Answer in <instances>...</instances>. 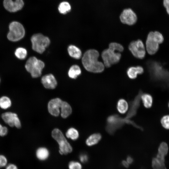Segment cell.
<instances>
[{
	"instance_id": "cell-1",
	"label": "cell",
	"mask_w": 169,
	"mask_h": 169,
	"mask_svg": "<svg viewBox=\"0 0 169 169\" xmlns=\"http://www.w3.org/2000/svg\"><path fill=\"white\" fill-rule=\"evenodd\" d=\"M99 52L94 49H89L84 54L82 59V64L88 71L99 73L103 72L105 68L104 64L98 60Z\"/></svg>"
},
{
	"instance_id": "cell-2",
	"label": "cell",
	"mask_w": 169,
	"mask_h": 169,
	"mask_svg": "<svg viewBox=\"0 0 169 169\" xmlns=\"http://www.w3.org/2000/svg\"><path fill=\"white\" fill-rule=\"evenodd\" d=\"M123 49V46L119 44L110 43L109 48L103 51L101 54L105 66L108 68L119 62L121 57L120 52H122Z\"/></svg>"
},
{
	"instance_id": "cell-3",
	"label": "cell",
	"mask_w": 169,
	"mask_h": 169,
	"mask_svg": "<svg viewBox=\"0 0 169 169\" xmlns=\"http://www.w3.org/2000/svg\"><path fill=\"white\" fill-rule=\"evenodd\" d=\"M105 130L110 135L114 134L116 131L121 128L126 124L131 125L138 128L139 126L131 120H128L125 117L122 118L117 114H113L109 116L106 120Z\"/></svg>"
},
{
	"instance_id": "cell-4",
	"label": "cell",
	"mask_w": 169,
	"mask_h": 169,
	"mask_svg": "<svg viewBox=\"0 0 169 169\" xmlns=\"http://www.w3.org/2000/svg\"><path fill=\"white\" fill-rule=\"evenodd\" d=\"M52 136L59 144V152L60 154L66 155L72 151V148L71 146L59 129H54L52 132Z\"/></svg>"
},
{
	"instance_id": "cell-5",
	"label": "cell",
	"mask_w": 169,
	"mask_h": 169,
	"mask_svg": "<svg viewBox=\"0 0 169 169\" xmlns=\"http://www.w3.org/2000/svg\"><path fill=\"white\" fill-rule=\"evenodd\" d=\"M44 67V64L42 61L35 57H30L27 61L25 68L33 78H37L41 74L42 70Z\"/></svg>"
},
{
	"instance_id": "cell-6",
	"label": "cell",
	"mask_w": 169,
	"mask_h": 169,
	"mask_svg": "<svg viewBox=\"0 0 169 169\" xmlns=\"http://www.w3.org/2000/svg\"><path fill=\"white\" fill-rule=\"evenodd\" d=\"M32 49L39 54H42L50 43L49 38L41 33L34 34L31 38Z\"/></svg>"
},
{
	"instance_id": "cell-7",
	"label": "cell",
	"mask_w": 169,
	"mask_h": 169,
	"mask_svg": "<svg viewBox=\"0 0 169 169\" xmlns=\"http://www.w3.org/2000/svg\"><path fill=\"white\" fill-rule=\"evenodd\" d=\"M9 32L7 35L8 39L12 41H17L24 36L25 31L23 25L19 22L14 21L9 25Z\"/></svg>"
},
{
	"instance_id": "cell-8",
	"label": "cell",
	"mask_w": 169,
	"mask_h": 169,
	"mask_svg": "<svg viewBox=\"0 0 169 169\" xmlns=\"http://www.w3.org/2000/svg\"><path fill=\"white\" fill-rule=\"evenodd\" d=\"M129 49L135 57L142 59L145 56L146 51L144 45L140 39L131 42L129 45Z\"/></svg>"
},
{
	"instance_id": "cell-9",
	"label": "cell",
	"mask_w": 169,
	"mask_h": 169,
	"mask_svg": "<svg viewBox=\"0 0 169 169\" xmlns=\"http://www.w3.org/2000/svg\"><path fill=\"white\" fill-rule=\"evenodd\" d=\"M121 22L129 25L135 24L137 21V16L135 12L131 8L123 10L120 16Z\"/></svg>"
},
{
	"instance_id": "cell-10",
	"label": "cell",
	"mask_w": 169,
	"mask_h": 169,
	"mask_svg": "<svg viewBox=\"0 0 169 169\" xmlns=\"http://www.w3.org/2000/svg\"><path fill=\"white\" fill-rule=\"evenodd\" d=\"M1 117L4 122L10 126H15L17 128L21 127V122L16 114L10 112H6L2 114Z\"/></svg>"
},
{
	"instance_id": "cell-11",
	"label": "cell",
	"mask_w": 169,
	"mask_h": 169,
	"mask_svg": "<svg viewBox=\"0 0 169 169\" xmlns=\"http://www.w3.org/2000/svg\"><path fill=\"white\" fill-rule=\"evenodd\" d=\"M141 90L139 91L138 95L136 96L133 100L130 103L129 108L127 113L125 117L129 120L134 117L136 115L139 108L141 101V96L142 94Z\"/></svg>"
},
{
	"instance_id": "cell-12",
	"label": "cell",
	"mask_w": 169,
	"mask_h": 169,
	"mask_svg": "<svg viewBox=\"0 0 169 169\" xmlns=\"http://www.w3.org/2000/svg\"><path fill=\"white\" fill-rule=\"evenodd\" d=\"M159 44L155 38L153 32H150L147 36L146 41V49L149 54H155L159 49Z\"/></svg>"
},
{
	"instance_id": "cell-13",
	"label": "cell",
	"mask_w": 169,
	"mask_h": 169,
	"mask_svg": "<svg viewBox=\"0 0 169 169\" xmlns=\"http://www.w3.org/2000/svg\"><path fill=\"white\" fill-rule=\"evenodd\" d=\"M3 4L7 10L14 12L21 9L24 3L23 0H4Z\"/></svg>"
},
{
	"instance_id": "cell-14",
	"label": "cell",
	"mask_w": 169,
	"mask_h": 169,
	"mask_svg": "<svg viewBox=\"0 0 169 169\" xmlns=\"http://www.w3.org/2000/svg\"><path fill=\"white\" fill-rule=\"evenodd\" d=\"M63 101L60 99L56 98L51 100L48 104V110L52 115L57 116L60 113Z\"/></svg>"
},
{
	"instance_id": "cell-15",
	"label": "cell",
	"mask_w": 169,
	"mask_h": 169,
	"mask_svg": "<svg viewBox=\"0 0 169 169\" xmlns=\"http://www.w3.org/2000/svg\"><path fill=\"white\" fill-rule=\"evenodd\" d=\"M41 81L44 87L49 89H54L57 85V82L54 76L51 74L44 76Z\"/></svg>"
},
{
	"instance_id": "cell-16",
	"label": "cell",
	"mask_w": 169,
	"mask_h": 169,
	"mask_svg": "<svg viewBox=\"0 0 169 169\" xmlns=\"http://www.w3.org/2000/svg\"><path fill=\"white\" fill-rule=\"evenodd\" d=\"M144 72L143 68L141 66L131 67L127 71V74L128 77L131 79H136L138 74H142Z\"/></svg>"
},
{
	"instance_id": "cell-17",
	"label": "cell",
	"mask_w": 169,
	"mask_h": 169,
	"mask_svg": "<svg viewBox=\"0 0 169 169\" xmlns=\"http://www.w3.org/2000/svg\"><path fill=\"white\" fill-rule=\"evenodd\" d=\"M129 104L124 99H120L117 102L116 109L120 114H124L128 110Z\"/></svg>"
},
{
	"instance_id": "cell-18",
	"label": "cell",
	"mask_w": 169,
	"mask_h": 169,
	"mask_svg": "<svg viewBox=\"0 0 169 169\" xmlns=\"http://www.w3.org/2000/svg\"><path fill=\"white\" fill-rule=\"evenodd\" d=\"M102 136L99 133H95L90 136L86 141V144L88 146H92L97 144L101 140Z\"/></svg>"
},
{
	"instance_id": "cell-19",
	"label": "cell",
	"mask_w": 169,
	"mask_h": 169,
	"mask_svg": "<svg viewBox=\"0 0 169 169\" xmlns=\"http://www.w3.org/2000/svg\"><path fill=\"white\" fill-rule=\"evenodd\" d=\"M144 106L146 108H150L152 105L153 99L152 96L148 93H142L141 96Z\"/></svg>"
},
{
	"instance_id": "cell-20",
	"label": "cell",
	"mask_w": 169,
	"mask_h": 169,
	"mask_svg": "<svg viewBox=\"0 0 169 169\" xmlns=\"http://www.w3.org/2000/svg\"><path fill=\"white\" fill-rule=\"evenodd\" d=\"M68 52L69 55L75 59H79L81 58L82 53L80 50L73 45H70L68 48Z\"/></svg>"
},
{
	"instance_id": "cell-21",
	"label": "cell",
	"mask_w": 169,
	"mask_h": 169,
	"mask_svg": "<svg viewBox=\"0 0 169 169\" xmlns=\"http://www.w3.org/2000/svg\"><path fill=\"white\" fill-rule=\"evenodd\" d=\"M72 108L67 102L63 101L61 108V115L63 118L68 117L72 112Z\"/></svg>"
},
{
	"instance_id": "cell-22",
	"label": "cell",
	"mask_w": 169,
	"mask_h": 169,
	"mask_svg": "<svg viewBox=\"0 0 169 169\" xmlns=\"http://www.w3.org/2000/svg\"><path fill=\"white\" fill-rule=\"evenodd\" d=\"M49 155V151L45 147H40L36 151V156L40 160L44 161L46 160L48 157Z\"/></svg>"
},
{
	"instance_id": "cell-23",
	"label": "cell",
	"mask_w": 169,
	"mask_h": 169,
	"mask_svg": "<svg viewBox=\"0 0 169 169\" xmlns=\"http://www.w3.org/2000/svg\"><path fill=\"white\" fill-rule=\"evenodd\" d=\"M81 73V70L79 66L74 65L70 68L68 72V75L70 78L75 79Z\"/></svg>"
},
{
	"instance_id": "cell-24",
	"label": "cell",
	"mask_w": 169,
	"mask_h": 169,
	"mask_svg": "<svg viewBox=\"0 0 169 169\" xmlns=\"http://www.w3.org/2000/svg\"><path fill=\"white\" fill-rule=\"evenodd\" d=\"M168 151V146L167 144L165 142H163L161 143L158 147L157 154L165 157Z\"/></svg>"
},
{
	"instance_id": "cell-25",
	"label": "cell",
	"mask_w": 169,
	"mask_h": 169,
	"mask_svg": "<svg viewBox=\"0 0 169 169\" xmlns=\"http://www.w3.org/2000/svg\"><path fill=\"white\" fill-rule=\"evenodd\" d=\"M71 10V6L69 3L63 2L60 3L58 7V10L61 14H65Z\"/></svg>"
},
{
	"instance_id": "cell-26",
	"label": "cell",
	"mask_w": 169,
	"mask_h": 169,
	"mask_svg": "<svg viewBox=\"0 0 169 169\" xmlns=\"http://www.w3.org/2000/svg\"><path fill=\"white\" fill-rule=\"evenodd\" d=\"M11 105V101L9 98L3 96L0 98V107L3 109L9 108Z\"/></svg>"
},
{
	"instance_id": "cell-27",
	"label": "cell",
	"mask_w": 169,
	"mask_h": 169,
	"mask_svg": "<svg viewBox=\"0 0 169 169\" xmlns=\"http://www.w3.org/2000/svg\"><path fill=\"white\" fill-rule=\"evenodd\" d=\"M66 135L67 138L75 140L78 138L79 134L78 131L76 129L71 128L68 130Z\"/></svg>"
},
{
	"instance_id": "cell-28",
	"label": "cell",
	"mask_w": 169,
	"mask_h": 169,
	"mask_svg": "<svg viewBox=\"0 0 169 169\" xmlns=\"http://www.w3.org/2000/svg\"><path fill=\"white\" fill-rule=\"evenodd\" d=\"M27 53L26 50L22 47L18 48L16 50L15 52L16 57L18 59H24L26 57Z\"/></svg>"
},
{
	"instance_id": "cell-29",
	"label": "cell",
	"mask_w": 169,
	"mask_h": 169,
	"mask_svg": "<svg viewBox=\"0 0 169 169\" xmlns=\"http://www.w3.org/2000/svg\"><path fill=\"white\" fill-rule=\"evenodd\" d=\"M161 122L164 128L169 129V115H166L163 116L161 119Z\"/></svg>"
},
{
	"instance_id": "cell-30",
	"label": "cell",
	"mask_w": 169,
	"mask_h": 169,
	"mask_svg": "<svg viewBox=\"0 0 169 169\" xmlns=\"http://www.w3.org/2000/svg\"><path fill=\"white\" fill-rule=\"evenodd\" d=\"M69 169H82V166L81 164L76 161H71L69 164Z\"/></svg>"
},
{
	"instance_id": "cell-31",
	"label": "cell",
	"mask_w": 169,
	"mask_h": 169,
	"mask_svg": "<svg viewBox=\"0 0 169 169\" xmlns=\"http://www.w3.org/2000/svg\"><path fill=\"white\" fill-rule=\"evenodd\" d=\"M154 36L159 44L162 43L164 40V38L162 34L158 31L153 32Z\"/></svg>"
},
{
	"instance_id": "cell-32",
	"label": "cell",
	"mask_w": 169,
	"mask_h": 169,
	"mask_svg": "<svg viewBox=\"0 0 169 169\" xmlns=\"http://www.w3.org/2000/svg\"><path fill=\"white\" fill-rule=\"evenodd\" d=\"M8 132V129L7 127L3 126L0 124V136H3L6 135Z\"/></svg>"
},
{
	"instance_id": "cell-33",
	"label": "cell",
	"mask_w": 169,
	"mask_h": 169,
	"mask_svg": "<svg viewBox=\"0 0 169 169\" xmlns=\"http://www.w3.org/2000/svg\"><path fill=\"white\" fill-rule=\"evenodd\" d=\"M7 160L6 157L0 155V168L5 166L7 164Z\"/></svg>"
},
{
	"instance_id": "cell-34",
	"label": "cell",
	"mask_w": 169,
	"mask_h": 169,
	"mask_svg": "<svg viewBox=\"0 0 169 169\" xmlns=\"http://www.w3.org/2000/svg\"><path fill=\"white\" fill-rule=\"evenodd\" d=\"M79 159L82 163H85L87 162L88 160V155L85 153L81 154L79 156Z\"/></svg>"
},
{
	"instance_id": "cell-35",
	"label": "cell",
	"mask_w": 169,
	"mask_h": 169,
	"mask_svg": "<svg viewBox=\"0 0 169 169\" xmlns=\"http://www.w3.org/2000/svg\"><path fill=\"white\" fill-rule=\"evenodd\" d=\"M6 169H18V168L15 165L11 164L8 165L7 166Z\"/></svg>"
},
{
	"instance_id": "cell-36",
	"label": "cell",
	"mask_w": 169,
	"mask_h": 169,
	"mask_svg": "<svg viewBox=\"0 0 169 169\" xmlns=\"http://www.w3.org/2000/svg\"><path fill=\"white\" fill-rule=\"evenodd\" d=\"M127 162L129 164H131L133 162V159L130 156H128L126 158Z\"/></svg>"
},
{
	"instance_id": "cell-37",
	"label": "cell",
	"mask_w": 169,
	"mask_h": 169,
	"mask_svg": "<svg viewBox=\"0 0 169 169\" xmlns=\"http://www.w3.org/2000/svg\"><path fill=\"white\" fill-rule=\"evenodd\" d=\"M163 4L166 8L169 7V0H163Z\"/></svg>"
},
{
	"instance_id": "cell-38",
	"label": "cell",
	"mask_w": 169,
	"mask_h": 169,
	"mask_svg": "<svg viewBox=\"0 0 169 169\" xmlns=\"http://www.w3.org/2000/svg\"><path fill=\"white\" fill-rule=\"evenodd\" d=\"M122 166L124 167L127 168L129 167V164L126 161L123 160L121 162Z\"/></svg>"
},
{
	"instance_id": "cell-39",
	"label": "cell",
	"mask_w": 169,
	"mask_h": 169,
	"mask_svg": "<svg viewBox=\"0 0 169 169\" xmlns=\"http://www.w3.org/2000/svg\"><path fill=\"white\" fill-rule=\"evenodd\" d=\"M166 12L169 15V7L166 8Z\"/></svg>"
},
{
	"instance_id": "cell-40",
	"label": "cell",
	"mask_w": 169,
	"mask_h": 169,
	"mask_svg": "<svg viewBox=\"0 0 169 169\" xmlns=\"http://www.w3.org/2000/svg\"><path fill=\"white\" fill-rule=\"evenodd\" d=\"M168 107H169V103H168Z\"/></svg>"
}]
</instances>
